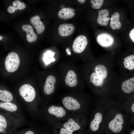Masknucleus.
<instances>
[{
	"instance_id": "obj_22",
	"label": "nucleus",
	"mask_w": 134,
	"mask_h": 134,
	"mask_svg": "<svg viewBox=\"0 0 134 134\" xmlns=\"http://www.w3.org/2000/svg\"><path fill=\"white\" fill-rule=\"evenodd\" d=\"M95 70L97 74L103 80L107 77V71L106 67L102 65H98L95 67Z\"/></svg>"
},
{
	"instance_id": "obj_11",
	"label": "nucleus",
	"mask_w": 134,
	"mask_h": 134,
	"mask_svg": "<svg viewBox=\"0 0 134 134\" xmlns=\"http://www.w3.org/2000/svg\"><path fill=\"white\" fill-rule=\"evenodd\" d=\"M109 12L107 9L101 10L98 12V15L97 19V22L99 24L103 26H107L108 23V21L110 18L107 17Z\"/></svg>"
},
{
	"instance_id": "obj_16",
	"label": "nucleus",
	"mask_w": 134,
	"mask_h": 134,
	"mask_svg": "<svg viewBox=\"0 0 134 134\" xmlns=\"http://www.w3.org/2000/svg\"><path fill=\"white\" fill-rule=\"evenodd\" d=\"M65 82L66 84L69 87L75 86L77 82L76 73L72 70L68 71L65 78Z\"/></svg>"
},
{
	"instance_id": "obj_3",
	"label": "nucleus",
	"mask_w": 134,
	"mask_h": 134,
	"mask_svg": "<svg viewBox=\"0 0 134 134\" xmlns=\"http://www.w3.org/2000/svg\"><path fill=\"white\" fill-rule=\"evenodd\" d=\"M20 63V59L18 55L15 52L9 53L6 57L5 65L7 71L10 72L16 71L18 69Z\"/></svg>"
},
{
	"instance_id": "obj_19",
	"label": "nucleus",
	"mask_w": 134,
	"mask_h": 134,
	"mask_svg": "<svg viewBox=\"0 0 134 134\" xmlns=\"http://www.w3.org/2000/svg\"><path fill=\"white\" fill-rule=\"evenodd\" d=\"M103 116L100 112L96 113L91 121L90 126L91 130L93 131H97L99 129L100 124L102 122Z\"/></svg>"
},
{
	"instance_id": "obj_29",
	"label": "nucleus",
	"mask_w": 134,
	"mask_h": 134,
	"mask_svg": "<svg viewBox=\"0 0 134 134\" xmlns=\"http://www.w3.org/2000/svg\"><path fill=\"white\" fill-rule=\"evenodd\" d=\"M60 134H73L64 128H61L60 131Z\"/></svg>"
},
{
	"instance_id": "obj_21",
	"label": "nucleus",
	"mask_w": 134,
	"mask_h": 134,
	"mask_svg": "<svg viewBox=\"0 0 134 134\" xmlns=\"http://www.w3.org/2000/svg\"><path fill=\"white\" fill-rule=\"evenodd\" d=\"M120 15L117 12L115 13L111 16L110 19V26L113 30L119 29L122 27V24L119 20Z\"/></svg>"
},
{
	"instance_id": "obj_34",
	"label": "nucleus",
	"mask_w": 134,
	"mask_h": 134,
	"mask_svg": "<svg viewBox=\"0 0 134 134\" xmlns=\"http://www.w3.org/2000/svg\"><path fill=\"white\" fill-rule=\"evenodd\" d=\"M61 7L62 9H63L64 8L65 6L64 5H62L61 6Z\"/></svg>"
},
{
	"instance_id": "obj_18",
	"label": "nucleus",
	"mask_w": 134,
	"mask_h": 134,
	"mask_svg": "<svg viewBox=\"0 0 134 134\" xmlns=\"http://www.w3.org/2000/svg\"><path fill=\"white\" fill-rule=\"evenodd\" d=\"M122 91L125 93H130L134 90V77L125 81L121 86Z\"/></svg>"
},
{
	"instance_id": "obj_13",
	"label": "nucleus",
	"mask_w": 134,
	"mask_h": 134,
	"mask_svg": "<svg viewBox=\"0 0 134 134\" xmlns=\"http://www.w3.org/2000/svg\"><path fill=\"white\" fill-rule=\"evenodd\" d=\"M22 29L27 33L26 37L29 42H32L36 40L37 35L34 32L31 26L29 25H24L22 26Z\"/></svg>"
},
{
	"instance_id": "obj_2",
	"label": "nucleus",
	"mask_w": 134,
	"mask_h": 134,
	"mask_svg": "<svg viewBox=\"0 0 134 134\" xmlns=\"http://www.w3.org/2000/svg\"><path fill=\"white\" fill-rule=\"evenodd\" d=\"M19 95L21 97V103L25 106L30 114L34 116L35 109V100L36 92L34 88L29 84L21 86L19 89Z\"/></svg>"
},
{
	"instance_id": "obj_36",
	"label": "nucleus",
	"mask_w": 134,
	"mask_h": 134,
	"mask_svg": "<svg viewBox=\"0 0 134 134\" xmlns=\"http://www.w3.org/2000/svg\"><path fill=\"white\" fill-rule=\"evenodd\" d=\"M130 134H134V131L133 130L132 131L131 133Z\"/></svg>"
},
{
	"instance_id": "obj_8",
	"label": "nucleus",
	"mask_w": 134,
	"mask_h": 134,
	"mask_svg": "<svg viewBox=\"0 0 134 134\" xmlns=\"http://www.w3.org/2000/svg\"><path fill=\"white\" fill-rule=\"evenodd\" d=\"M62 102L66 108L69 110H76L80 107V103L77 100L70 97L64 98Z\"/></svg>"
},
{
	"instance_id": "obj_14",
	"label": "nucleus",
	"mask_w": 134,
	"mask_h": 134,
	"mask_svg": "<svg viewBox=\"0 0 134 134\" xmlns=\"http://www.w3.org/2000/svg\"><path fill=\"white\" fill-rule=\"evenodd\" d=\"M0 101L12 102L19 104L14 98L12 94L9 91L5 90L0 89Z\"/></svg>"
},
{
	"instance_id": "obj_27",
	"label": "nucleus",
	"mask_w": 134,
	"mask_h": 134,
	"mask_svg": "<svg viewBox=\"0 0 134 134\" xmlns=\"http://www.w3.org/2000/svg\"><path fill=\"white\" fill-rule=\"evenodd\" d=\"M26 6V4L24 2H22L19 6L16 7L12 6H9L7 9V11L9 13H12L18 9L21 10L25 9Z\"/></svg>"
},
{
	"instance_id": "obj_28",
	"label": "nucleus",
	"mask_w": 134,
	"mask_h": 134,
	"mask_svg": "<svg viewBox=\"0 0 134 134\" xmlns=\"http://www.w3.org/2000/svg\"><path fill=\"white\" fill-rule=\"evenodd\" d=\"M104 2L103 0H91V3L92 4V6L93 8L95 9L101 8Z\"/></svg>"
},
{
	"instance_id": "obj_7",
	"label": "nucleus",
	"mask_w": 134,
	"mask_h": 134,
	"mask_svg": "<svg viewBox=\"0 0 134 134\" xmlns=\"http://www.w3.org/2000/svg\"><path fill=\"white\" fill-rule=\"evenodd\" d=\"M97 40L100 45L104 47L111 46L114 42V39L112 35L105 33L99 34L97 37Z\"/></svg>"
},
{
	"instance_id": "obj_5",
	"label": "nucleus",
	"mask_w": 134,
	"mask_h": 134,
	"mask_svg": "<svg viewBox=\"0 0 134 134\" xmlns=\"http://www.w3.org/2000/svg\"><path fill=\"white\" fill-rule=\"evenodd\" d=\"M124 123V120L122 115L118 113L116 114L114 118L110 122L108 127L112 132L118 133L122 130V125Z\"/></svg>"
},
{
	"instance_id": "obj_35",
	"label": "nucleus",
	"mask_w": 134,
	"mask_h": 134,
	"mask_svg": "<svg viewBox=\"0 0 134 134\" xmlns=\"http://www.w3.org/2000/svg\"><path fill=\"white\" fill-rule=\"evenodd\" d=\"M3 38V36L1 35H0V40H1Z\"/></svg>"
},
{
	"instance_id": "obj_15",
	"label": "nucleus",
	"mask_w": 134,
	"mask_h": 134,
	"mask_svg": "<svg viewBox=\"0 0 134 134\" xmlns=\"http://www.w3.org/2000/svg\"><path fill=\"white\" fill-rule=\"evenodd\" d=\"M75 10L70 8H64L60 10L58 16L59 18L65 20L72 18L75 15Z\"/></svg>"
},
{
	"instance_id": "obj_12",
	"label": "nucleus",
	"mask_w": 134,
	"mask_h": 134,
	"mask_svg": "<svg viewBox=\"0 0 134 134\" xmlns=\"http://www.w3.org/2000/svg\"><path fill=\"white\" fill-rule=\"evenodd\" d=\"M30 22L36 29L38 34H40L43 32L45 27L38 15H36L32 17L30 19Z\"/></svg>"
},
{
	"instance_id": "obj_30",
	"label": "nucleus",
	"mask_w": 134,
	"mask_h": 134,
	"mask_svg": "<svg viewBox=\"0 0 134 134\" xmlns=\"http://www.w3.org/2000/svg\"><path fill=\"white\" fill-rule=\"evenodd\" d=\"M130 37L133 42H134V28L130 31L129 34Z\"/></svg>"
},
{
	"instance_id": "obj_20",
	"label": "nucleus",
	"mask_w": 134,
	"mask_h": 134,
	"mask_svg": "<svg viewBox=\"0 0 134 134\" xmlns=\"http://www.w3.org/2000/svg\"><path fill=\"white\" fill-rule=\"evenodd\" d=\"M64 128L69 132L72 133L74 131L80 128V126L72 119H69L68 121L63 125Z\"/></svg>"
},
{
	"instance_id": "obj_9",
	"label": "nucleus",
	"mask_w": 134,
	"mask_h": 134,
	"mask_svg": "<svg viewBox=\"0 0 134 134\" xmlns=\"http://www.w3.org/2000/svg\"><path fill=\"white\" fill-rule=\"evenodd\" d=\"M75 29L74 26L72 24H63L59 26L58 32L61 36H67L72 34L73 33Z\"/></svg>"
},
{
	"instance_id": "obj_1",
	"label": "nucleus",
	"mask_w": 134,
	"mask_h": 134,
	"mask_svg": "<svg viewBox=\"0 0 134 134\" xmlns=\"http://www.w3.org/2000/svg\"><path fill=\"white\" fill-rule=\"evenodd\" d=\"M25 122L22 113H10L0 110V134H13Z\"/></svg>"
},
{
	"instance_id": "obj_17",
	"label": "nucleus",
	"mask_w": 134,
	"mask_h": 134,
	"mask_svg": "<svg viewBox=\"0 0 134 134\" xmlns=\"http://www.w3.org/2000/svg\"><path fill=\"white\" fill-rule=\"evenodd\" d=\"M48 111L49 114L59 118L63 117L66 114L65 110L62 107L54 105L50 107L48 109Z\"/></svg>"
},
{
	"instance_id": "obj_4",
	"label": "nucleus",
	"mask_w": 134,
	"mask_h": 134,
	"mask_svg": "<svg viewBox=\"0 0 134 134\" xmlns=\"http://www.w3.org/2000/svg\"><path fill=\"white\" fill-rule=\"evenodd\" d=\"M87 44L86 37L83 35H80L74 40L72 46V49L76 53H80L85 49Z\"/></svg>"
},
{
	"instance_id": "obj_32",
	"label": "nucleus",
	"mask_w": 134,
	"mask_h": 134,
	"mask_svg": "<svg viewBox=\"0 0 134 134\" xmlns=\"http://www.w3.org/2000/svg\"><path fill=\"white\" fill-rule=\"evenodd\" d=\"M131 110L133 112H134V103H133L132 104V106H131Z\"/></svg>"
},
{
	"instance_id": "obj_26",
	"label": "nucleus",
	"mask_w": 134,
	"mask_h": 134,
	"mask_svg": "<svg viewBox=\"0 0 134 134\" xmlns=\"http://www.w3.org/2000/svg\"><path fill=\"white\" fill-rule=\"evenodd\" d=\"M34 129L30 127L24 129L16 130L13 134H36Z\"/></svg>"
},
{
	"instance_id": "obj_25",
	"label": "nucleus",
	"mask_w": 134,
	"mask_h": 134,
	"mask_svg": "<svg viewBox=\"0 0 134 134\" xmlns=\"http://www.w3.org/2000/svg\"><path fill=\"white\" fill-rule=\"evenodd\" d=\"M55 54L54 52L49 50L47 51L44 54L43 60L45 63L46 65L54 62L55 60L53 57Z\"/></svg>"
},
{
	"instance_id": "obj_10",
	"label": "nucleus",
	"mask_w": 134,
	"mask_h": 134,
	"mask_svg": "<svg viewBox=\"0 0 134 134\" xmlns=\"http://www.w3.org/2000/svg\"><path fill=\"white\" fill-rule=\"evenodd\" d=\"M56 80L55 77L52 75L48 76L47 78L44 87V91L45 94L50 95L54 91L55 84Z\"/></svg>"
},
{
	"instance_id": "obj_24",
	"label": "nucleus",
	"mask_w": 134,
	"mask_h": 134,
	"mask_svg": "<svg viewBox=\"0 0 134 134\" xmlns=\"http://www.w3.org/2000/svg\"><path fill=\"white\" fill-rule=\"evenodd\" d=\"M90 82L96 86H100L103 83V80L95 72L92 73L90 76Z\"/></svg>"
},
{
	"instance_id": "obj_31",
	"label": "nucleus",
	"mask_w": 134,
	"mask_h": 134,
	"mask_svg": "<svg viewBox=\"0 0 134 134\" xmlns=\"http://www.w3.org/2000/svg\"><path fill=\"white\" fill-rule=\"evenodd\" d=\"M66 51L67 52V54L69 55H70L71 54L69 49L68 48H67L66 50Z\"/></svg>"
},
{
	"instance_id": "obj_23",
	"label": "nucleus",
	"mask_w": 134,
	"mask_h": 134,
	"mask_svg": "<svg viewBox=\"0 0 134 134\" xmlns=\"http://www.w3.org/2000/svg\"><path fill=\"white\" fill-rule=\"evenodd\" d=\"M124 63L125 67L130 70L134 68V55H132L125 58Z\"/></svg>"
},
{
	"instance_id": "obj_33",
	"label": "nucleus",
	"mask_w": 134,
	"mask_h": 134,
	"mask_svg": "<svg viewBox=\"0 0 134 134\" xmlns=\"http://www.w3.org/2000/svg\"><path fill=\"white\" fill-rule=\"evenodd\" d=\"M78 1L80 3H83L85 2L86 1L85 0H78Z\"/></svg>"
},
{
	"instance_id": "obj_6",
	"label": "nucleus",
	"mask_w": 134,
	"mask_h": 134,
	"mask_svg": "<svg viewBox=\"0 0 134 134\" xmlns=\"http://www.w3.org/2000/svg\"><path fill=\"white\" fill-rule=\"evenodd\" d=\"M0 110L10 113H22L20 104L12 102L0 101Z\"/></svg>"
}]
</instances>
